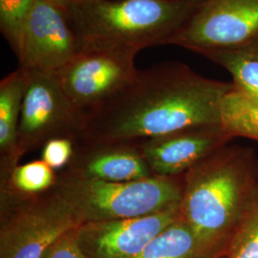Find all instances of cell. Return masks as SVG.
I'll use <instances>...</instances> for the list:
<instances>
[{"label": "cell", "mask_w": 258, "mask_h": 258, "mask_svg": "<svg viewBox=\"0 0 258 258\" xmlns=\"http://www.w3.org/2000/svg\"><path fill=\"white\" fill-rule=\"evenodd\" d=\"M231 87L181 62L155 65L138 71L121 92L87 116L82 139L137 142L219 123L222 98Z\"/></svg>", "instance_id": "cell-1"}, {"label": "cell", "mask_w": 258, "mask_h": 258, "mask_svg": "<svg viewBox=\"0 0 258 258\" xmlns=\"http://www.w3.org/2000/svg\"><path fill=\"white\" fill-rule=\"evenodd\" d=\"M257 187L255 153L226 145L184 173L180 216L208 249L226 256Z\"/></svg>", "instance_id": "cell-2"}, {"label": "cell", "mask_w": 258, "mask_h": 258, "mask_svg": "<svg viewBox=\"0 0 258 258\" xmlns=\"http://www.w3.org/2000/svg\"><path fill=\"white\" fill-rule=\"evenodd\" d=\"M204 0L83 2L68 12L81 50L131 52L170 44Z\"/></svg>", "instance_id": "cell-3"}, {"label": "cell", "mask_w": 258, "mask_h": 258, "mask_svg": "<svg viewBox=\"0 0 258 258\" xmlns=\"http://www.w3.org/2000/svg\"><path fill=\"white\" fill-rule=\"evenodd\" d=\"M83 223L146 216L181 202L184 175L105 182L57 172L54 186Z\"/></svg>", "instance_id": "cell-4"}, {"label": "cell", "mask_w": 258, "mask_h": 258, "mask_svg": "<svg viewBox=\"0 0 258 258\" xmlns=\"http://www.w3.org/2000/svg\"><path fill=\"white\" fill-rule=\"evenodd\" d=\"M81 224L55 188L36 196L0 191V258H41L55 240Z\"/></svg>", "instance_id": "cell-5"}, {"label": "cell", "mask_w": 258, "mask_h": 258, "mask_svg": "<svg viewBox=\"0 0 258 258\" xmlns=\"http://www.w3.org/2000/svg\"><path fill=\"white\" fill-rule=\"evenodd\" d=\"M27 71L17 141L19 162L51 140L78 142L85 127L84 116L67 96L56 73Z\"/></svg>", "instance_id": "cell-6"}, {"label": "cell", "mask_w": 258, "mask_h": 258, "mask_svg": "<svg viewBox=\"0 0 258 258\" xmlns=\"http://www.w3.org/2000/svg\"><path fill=\"white\" fill-rule=\"evenodd\" d=\"M136 55L115 50H81L56 75L67 96L86 118L135 79Z\"/></svg>", "instance_id": "cell-7"}, {"label": "cell", "mask_w": 258, "mask_h": 258, "mask_svg": "<svg viewBox=\"0 0 258 258\" xmlns=\"http://www.w3.org/2000/svg\"><path fill=\"white\" fill-rule=\"evenodd\" d=\"M257 37L258 0H204L170 44L198 54Z\"/></svg>", "instance_id": "cell-8"}, {"label": "cell", "mask_w": 258, "mask_h": 258, "mask_svg": "<svg viewBox=\"0 0 258 258\" xmlns=\"http://www.w3.org/2000/svg\"><path fill=\"white\" fill-rule=\"evenodd\" d=\"M80 51L68 13L47 0H36L22 28L16 53L19 67L56 73Z\"/></svg>", "instance_id": "cell-9"}, {"label": "cell", "mask_w": 258, "mask_h": 258, "mask_svg": "<svg viewBox=\"0 0 258 258\" xmlns=\"http://www.w3.org/2000/svg\"><path fill=\"white\" fill-rule=\"evenodd\" d=\"M179 205L146 216L84 222L77 228L79 247L87 258H136L180 218Z\"/></svg>", "instance_id": "cell-10"}, {"label": "cell", "mask_w": 258, "mask_h": 258, "mask_svg": "<svg viewBox=\"0 0 258 258\" xmlns=\"http://www.w3.org/2000/svg\"><path fill=\"white\" fill-rule=\"evenodd\" d=\"M231 140L219 123H213L186 127L137 143L154 175L176 177L184 175Z\"/></svg>", "instance_id": "cell-11"}, {"label": "cell", "mask_w": 258, "mask_h": 258, "mask_svg": "<svg viewBox=\"0 0 258 258\" xmlns=\"http://www.w3.org/2000/svg\"><path fill=\"white\" fill-rule=\"evenodd\" d=\"M61 172L83 179L128 182L154 177L137 142L93 141L75 143L73 157Z\"/></svg>", "instance_id": "cell-12"}, {"label": "cell", "mask_w": 258, "mask_h": 258, "mask_svg": "<svg viewBox=\"0 0 258 258\" xmlns=\"http://www.w3.org/2000/svg\"><path fill=\"white\" fill-rule=\"evenodd\" d=\"M28 71L19 67L0 83V174L19 165L17 141Z\"/></svg>", "instance_id": "cell-13"}, {"label": "cell", "mask_w": 258, "mask_h": 258, "mask_svg": "<svg viewBox=\"0 0 258 258\" xmlns=\"http://www.w3.org/2000/svg\"><path fill=\"white\" fill-rule=\"evenodd\" d=\"M219 124L231 139L244 137L258 142V95L232 83L222 98Z\"/></svg>", "instance_id": "cell-14"}, {"label": "cell", "mask_w": 258, "mask_h": 258, "mask_svg": "<svg viewBox=\"0 0 258 258\" xmlns=\"http://www.w3.org/2000/svg\"><path fill=\"white\" fill-rule=\"evenodd\" d=\"M136 258H222L198 239L180 218L152 240Z\"/></svg>", "instance_id": "cell-15"}, {"label": "cell", "mask_w": 258, "mask_h": 258, "mask_svg": "<svg viewBox=\"0 0 258 258\" xmlns=\"http://www.w3.org/2000/svg\"><path fill=\"white\" fill-rule=\"evenodd\" d=\"M230 72L233 84L258 95V37L237 46L198 53Z\"/></svg>", "instance_id": "cell-16"}, {"label": "cell", "mask_w": 258, "mask_h": 258, "mask_svg": "<svg viewBox=\"0 0 258 258\" xmlns=\"http://www.w3.org/2000/svg\"><path fill=\"white\" fill-rule=\"evenodd\" d=\"M57 172L41 159L17 165L0 174V191L19 196H36L53 189Z\"/></svg>", "instance_id": "cell-17"}, {"label": "cell", "mask_w": 258, "mask_h": 258, "mask_svg": "<svg viewBox=\"0 0 258 258\" xmlns=\"http://www.w3.org/2000/svg\"><path fill=\"white\" fill-rule=\"evenodd\" d=\"M227 258H258V187L228 246Z\"/></svg>", "instance_id": "cell-18"}, {"label": "cell", "mask_w": 258, "mask_h": 258, "mask_svg": "<svg viewBox=\"0 0 258 258\" xmlns=\"http://www.w3.org/2000/svg\"><path fill=\"white\" fill-rule=\"evenodd\" d=\"M36 0H0V29L17 53L22 28Z\"/></svg>", "instance_id": "cell-19"}, {"label": "cell", "mask_w": 258, "mask_h": 258, "mask_svg": "<svg viewBox=\"0 0 258 258\" xmlns=\"http://www.w3.org/2000/svg\"><path fill=\"white\" fill-rule=\"evenodd\" d=\"M75 143L69 139H54L46 143L41 151V160L56 172L64 169L74 154Z\"/></svg>", "instance_id": "cell-20"}, {"label": "cell", "mask_w": 258, "mask_h": 258, "mask_svg": "<svg viewBox=\"0 0 258 258\" xmlns=\"http://www.w3.org/2000/svg\"><path fill=\"white\" fill-rule=\"evenodd\" d=\"M77 228L65 232L58 239L55 240L41 258H87L79 247Z\"/></svg>", "instance_id": "cell-21"}, {"label": "cell", "mask_w": 258, "mask_h": 258, "mask_svg": "<svg viewBox=\"0 0 258 258\" xmlns=\"http://www.w3.org/2000/svg\"><path fill=\"white\" fill-rule=\"evenodd\" d=\"M47 1L51 2L52 4L57 6L60 9L64 10L66 13H68L75 7L83 4V2H85L86 0H47Z\"/></svg>", "instance_id": "cell-22"}, {"label": "cell", "mask_w": 258, "mask_h": 258, "mask_svg": "<svg viewBox=\"0 0 258 258\" xmlns=\"http://www.w3.org/2000/svg\"><path fill=\"white\" fill-rule=\"evenodd\" d=\"M98 1H110V0H86L85 2H98Z\"/></svg>", "instance_id": "cell-23"}]
</instances>
